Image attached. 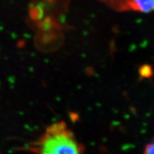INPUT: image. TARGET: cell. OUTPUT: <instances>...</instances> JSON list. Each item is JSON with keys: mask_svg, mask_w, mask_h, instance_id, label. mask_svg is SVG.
Here are the masks:
<instances>
[{"mask_svg": "<svg viewBox=\"0 0 154 154\" xmlns=\"http://www.w3.org/2000/svg\"><path fill=\"white\" fill-rule=\"evenodd\" d=\"M32 149L37 154H82L84 151L74 133L63 121L47 127Z\"/></svg>", "mask_w": 154, "mask_h": 154, "instance_id": "6da1fadb", "label": "cell"}, {"mask_svg": "<svg viewBox=\"0 0 154 154\" xmlns=\"http://www.w3.org/2000/svg\"><path fill=\"white\" fill-rule=\"evenodd\" d=\"M128 11L151 12L154 11V0H129Z\"/></svg>", "mask_w": 154, "mask_h": 154, "instance_id": "7a4b0ae2", "label": "cell"}, {"mask_svg": "<svg viewBox=\"0 0 154 154\" xmlns=\"http://www.w3.org/2000/svg\"><path fill=\"white\" fill-rule=\"evenodd\" d=\"M112 9L119 11H128L129 0H99Z\"/></svg>", "mask_w": 154, "mask_h": 154, "instance_id": "3957f363", "label": "cell"}, {"mask_svg": "<svg viewBox=\"0 0 154 154\" xmlns=\"http://www.w3.org/2000/svg\"><path fill=\"white\" fill-rule=\"evenodd\" d=\"M143 154H154V140L146 146Z\"/></svg>", "mask_w": 154, "mask_h": 154, "instance_id": "277c9868", "label": "cell"}]
</instances>
